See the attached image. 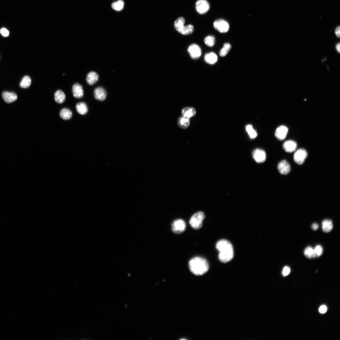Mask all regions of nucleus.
I'll return each mask as SVG.
<instances>
[{
	"label": "nucleus",
	"mask_w": 340,
	"mask_h": 340,
	"mask_svg": "<svg viewBox=\"0 0 340 340\" xmlns=\"http://www.w3.org/2000/svg\"><path fill=\"white\" fill-rule=\"evenodd\" d=\"M178 124L180 128L183 129H186L190 125L189 119L184 116L181 117L178 120Z\"/></svg>",
	"instance_id": "22"
},
{
	"label": "nucleus",
	"mask_w": 340,
	"mask_h": 340,
	"mask_svg": "<svg viewBox=\"0 0 340 340\" xmlns=\"http://www.w3.org/2000/svg\"><path fill=\"white\" fill-rule=\"evenodd\" d=\"M124 2L122 0H120L117 2L113 3L112 5V8L116 11H121L124 8Z\"/></svg>",
	"instance_id": "29"
},
{
	"label": "nucleus",
	"mask_w": 340,
	"mask_h": 340,
	"mask_svg": "<svg viewBox=\"0 0 340 340\" xmlns=\"http://www.w3.org/2000/svg\"><path fill=\"white\" fill-rule=\"evenodd\" d=\"M252 155L255 161L258 163H263L266 160V153L264 150L259 149L254 150L253 153Z\"/></svg>",
	"instance_id": "10"
},
{
	"label": "nucleus",
	"mask_w": 340,
	"mask_h": 340,
	"mask_svg": "<svg viewBox=\"0 0 340 340\" xmlns=\"http://www.w3.org/2000/svg\"><path fill=\"white\" fill-rule=\"evenodd\" d=\"M335 34L336 36L339 38L340 37V27L339 26H338L335 30Z\"/></svg>",
	"instance_id": "35"
},
{
	"label": "nucleus",
	"mask_w": 340,
	"mask_h": 340,
	"mask_svg": "<svg viewBox=\"0 0 340 340\" xmlns=\"http://www.w3.org/2000/svg\"><path fill=\"white\" fill-rule=\"evenodd\" d=\"M60 115L61 117L63 120H68L72 117V113L69 109L65 108L61 111Z\"/></svg>",
	"instance_id": "24"
},
{
	"label": "nucleus",
	"mask_w": 340,
	"mask_h": 340,
	"mask_svg": "<svg viewBox=\"0 0 340 340\" xmlns=\"http://www.w3.org/2000/svg\"><path fill=\"white\" fill-rule=\"evenodd\" d=\"M332 221L329 220H325L322 223V229L325 232H330L333 228Z\"/></svg>",
	"instance_id": "23"
},
{
	"label": "nucleus",
	"mask_w": 340,
	"mask_h": 340,
	"mask_svg": "<svg viewBox=\"0 0 340 340\" xmlns=\"http://www.w3.org/2000/svg\"><path fill=\"white\" fill-rule=\"evenodd\" d=\"M246 129L248 135L251 139H254L256 138L257 135L256 131L253 128L252 125L249 124L246 126Z\"/></svg>",
	"instance_id": "27"
},
{
	"label": "nucleus",
	"mask_w": 340,
	"mask_h": 340,
	"mask_svg": "<svg viewBox=\"0 0 340 340\" xmlns=\"http://www.w3.org/2000/svg\"><path fill=\"white\" fill-rule=\"evenodd\" d=\"M204 41L205 43L207 46L210 47H212L215 45V38L213 36H208L205 37Z\"/></svg>",
	"instance_id": "30"
},
{
	"label": "nucleus",
	"mask_w": 340,
	"mask_h": 340,
	"mask_svg": "<svg viewBox=\"0 0 340 340\" xmlns=\"http://www.w3.org/2000/svg\"><path fill=\"white\" fill-rule=\"evenodd\" d=\"M72 92L74 97L77 98H82L83 95V91L81 85L78 83L73 85Z\"/></svg>",
	"instance_id": "14"
},
{
	"label": "nucleus",
	"mask_w": 340,
	"mask_h": 340,
	"mask_svg": "<svg viewBox=\"0 0 340 340\" xmlns=\"http://www.w3.org/2000/svg\"><path fill=\"white\" fill-rule=\"evenodd\" d=\"M319 226L318 224H316V223H314V224H313L312 226V229L314 231L317 230Z\"/></svg>",
	"instance_id": "36"
},
{
	"label": "nucleus",
	"mask_w": 340,
	"mask_h": 340,
	"mask_svg": "<svg viewBox=\"0 0 340 340\" xmlns=\"http://www.w3.org/2000/svg\"><path fill=\"white\" fill-rule=\"evenodd\" d=\"M231 46L230 44L226 43L224 45V47L220 52V55L221 57H224L228 54L231 50Z\"/></svg>",
	"instance_id": "26"
},
{
	"label": "nucleus",
	"mask_w": 340,
	"mask_h": 340,
	"mask_svg": "<svg viewBox=\"0 0 340 340\" xmlns=\"http://www.w3.org/2000/svg\"><path fill=\"white\" fill-rule=\"evenodd\" d=\"M214 28L221 33H225L229 30V25L226 21L219 19L215 21L214 23Z\"/></svg>",
	"instance_id": "8"
},
{
	"label": "nucleus",
	"mask_w": 340,
	"mask_h": 340,
	"mask_svg": "<svg viewBox=\"0 0 340 340\" xmlns=\"http://www.w3.org/2000/svg\"><path fill=\"white\" fill-rule=\"evenodd\" d=\"M185 20L183 17L178 18L175 21L174 27L180 34L183 35H188L192 34L194 31V26L191 25L184 26Z\"/></svg>",
	"instance_id": "3"
},
{
	"label": "nucleus",
	"mask_w": 340,
	"mask_h": 340,
	"mask_svg": "<svg viewBox=\"0 0 340 340\" xmlns=\"http://www.w3.org/2000/svg\"><path fill=\"white\" fill-rule=\"evenodd\" d=\"M54 97L56 102L60 104L64 102L66 98L65 93L60 90H58L56 92L55 94Z\"/></svg>",
	"instance_id": "21"
},
{
	"label": "nucleus",
	"mask_w": 340,
	"mask_h": 340,
	"mask_svg": "<svg viewBox=\"0 0 340 340\" xmlns=\"http://www.w3.org/2000/svg\"><path fill=\"white\" fill-rule=\"evenodd\" d=\"M189 268L194 274L198 275L205 274L208 271L209 264L204 258L196 257L191 259L189 262Z\"/></svg>",
	"instance_id": "2"
},
{
	"label": "nucleus",
	"mask_w": 340,
	"mask_h": 340,
	"mask_svg": "<svg viewBox=\"0 0 340 340\" xmlns=\"http://www.w3.org/2000/svg\"><path fill=\"white\" fill-rule=\"evenodd\" d=\"M308 154L305 150L303 149H300L295 153L294 155V160L297 164L301 165L304 163Z\"/></svg>",
	"instance_id": "6"
},
{
	"label": "nucleus",
	"mask_w": 340,
	"mask_h": 340,
	"mask_svg": "<svg viewBox=\"0 0 340 340\" xmlns=\"http://www.w3.org/2000/svg\"><path fill=\"white\" fill-rule=\"evenodd\" d=\"M340 42H338L336 46V49L337 52L340 54Z\"/></svg>",
	"instance_id": "37"
},
{
	"label": "nucleus",
	"mask_w": 340,
	"mask_h": 340,
	"mask_svg": "<svg viewBox=\"0 0 340 340\" xmlns=\"http://www.w3.org/2000/svg\"><path fill=\"white\" fill-rule=\"evenodd\" d=\"M76 109L78 112L82 115L86 114L88 111V108L86 103L80 102L76 105Z\"/></svg>",
	"instance_id": "20"
},
{
	"label": "nucleus",
	"mask_w": 340,
	"mask_h": 340,
	"mask_svg": "<svg viewBox=\"0 0 340 340\" xmlns=\"http://www.w3.org/2000/svg\"><path fill=\"white\" fill-rule=\"evenodd\" d=\"M94 95L95 99L100 101H103L107 97V93L104 88L98 87L95 89Z\"/></svg>",
	"instance_id": "13"
},
{
	"label": "nucleus",
	"mask_w": 340,
	"mask_h": 340,
	"mask_svg": "<svg viewBox=\"0 0 340 340\" xmlns=\"http://www.w3.org/2000/svg\"><path fill=\"white\" fill-rule=\"evenodd\" d=\"M205 218V216L203 212H197L190 218V224L194 229H199L202 226L203 221Z\"/></svg>",
	"instance_id": "4"
},
{
	"label": "nucleus",
	"mask_w": 340,
	"mask_h": 340,
	"mask_svg": "<svg viewBox=\"0 0 340 340\" xmlns=\"http://www.w3.org/2000/svg\"><path fill=\"white\" fill-rule=\"evenodd\" d=\"M288 132V129L286 126L282 125L279 126L276 129L275 135L279 140H283L286 137Z\"/></svg>",
	"instance_id": "11"
},
{
	"label": "nucleus",
	"mask_w": 340,
	"mask_h": 340,
	"mask_svg": "<svg viewBox=\"0 0 340 340\" xmlns=\"http://www.w3.org/2000/svg\"><path fill=\"white\" fill-rule=\"evenodd\" d=\"M196 114V111L193 108L186 107L184 108L182 111V114L183 116L188 119L194 116Z\"/></svg>",
	"instance_id": "18"
},
{
	"label": "nucleus",
	"mask_w": 340,
	"mask_h": 340,
	"mask_svg": "<svg viewBox=\"0 0 340 340\" xmlns=\"http://www.w3.org/2000/svg\"><path fill=\"white\" fill-rule=\"evenodd\" d=\"M278 169L282 174L286 175L290 172L291 168L289 163L286 161H281L278 165Z\"/></svg>",
	"instance_id": "12"
},
{
	"label": "nucleus",
	"mask_w": 340,
	"mask_h": 340,
	"mask_svg": "<svg viewBox=\"0 0 340 340\" xmlns=\"http://www.w3.org/2000/svg\"><path fill=\"white\" fill-rule=\"evenodd\" d=\"M186 228V223L182 219L175 220L172 225V230L174 233L176 234H179L184 232Z\"/></svg>",
	"instance_id": "5"
},
{
	"label": "nucleus",
	"mask_w": 340,
	"mask_h": 340,
	"mask_svg": "<svg viewBox=\"0 0 340 340\" xmlns=\"http://www.w3.org/2000/svg\"><path fill=\"white\" fill-rule=\"evenodd\" d=\"M210 6L207 0H198L196 3L197 11L200 14L206 13L209 10Z\"/></svg>",
	"instance_id": "7"
},
{
	"label": "nucleus",
	"mask_w": 340,
	"mask_h": 340,
	"mask_svg": "<svg viewBox=\"0 0 340 340\" xmlns=\"http://www.w3.org/2000/svg\"><path fill=\"white\" fill-rule=\"evenodd\" d=\"M188 51L190 57L193 59H198L201 56V50L200 47L196 44H193L190 46Z\"/></svg>",
	"instance_id": "9"
},
{
	"label": "nucleus",
	"mask_w": 340,
	"mask_h": 340,
	"mask_svg": "<svg viewBox=\"0 0 340 340\" xmlns=\"http://www.w3.org/2000/svg\"><path fill=\"white\" fill-rule=\"evenodd\" d=\"M290 269L288 267H285L283 271V274L284 276H286L290 273Z\"/></svg>",
	"instance_id": "33"
},
{
	"label": "nucleus",
	"mask_w": 340,
	"mask_h": 340,
	"mask_svg": "<svg viewBox=\"0 0 340 340\" xmlns=\"http://www.w3.org/2000/svg\"><path fill=\"white\" fill-rule=\"evenodd\" d=\"M305 256L309 259L313 258L316 257L314 250L311 247H307L304 251Z\"/></svg>",
	"instance_id": "28"
},
{
	"label": "nucleus",
	"mask_w": 340,
	"mask_h": 340,
	"mask_svg": "<svg viewBox=\"0 0 340 340\" xmlns=\"http://www.w3.org/2000/svg\"><path fill=\"white\" fill-rule=\"evenodd\" d=\"M205 61L209 64L213 65L217 61L218 57L215 53L211 52L205 55Z\"/></svg>",
	"instance_id": "19"
},
{
	"label": "nucleus",
	"mask_w": 340,
	"mask_h": 340,
	"mask_svg": "<svg viewBox=\"0 0 340 340\" xmlns=\"http://www.w3.org/2000/svg\"><path fill=\"white\" fill-rule=\"evenodd\" d=\"M0 33L4 37H7L9 35V31L5 28H2L0 30Z\"/></svg>",
	"instance_id": "32"
},
{
	"label": "nucleus",
	"mask_w": 340,
	"mask_h": 340,
	"mask_svg": "<svg viewBox=\"0 0 340 340\" xmlns=\"http://www.w3.org/2000/svg\"><path fill=\"white\" fill-rule=\"evenodd\" d=\"M31 82V80L30 77L28 76H25L20 83V87L23 88H28L30 86Z\"/></svg>",
	"instance_id": "25"
},
{
	"label": "nucleus",
	"mask_w": 340,
	"mask_h": 340,
	"mask_svg": "<svg viewBox=\"0 0 340 340\" xmlns=\"http://www.w3.org/2000/svg\"><path fill=\"white\" fill-rule=\"evenodd\" d=\"M327 310V308L325 305H323L321 306L320 308L319 312L320 313L322 314H324L326 312Z\"/></svg>",
	"instance_id": "34"
},
{
	"label": "nucleus",
	"mask_w": 340,
	"mask_h": 340,
	"mask_svg": "<svg viewBox=\"0 0 340 340\" xmlns=\"http://www.w3.org/2000/svg\"><path fill=\"white\" fill-rule=\"evenodd\" d=\"M2 97L6 103H10L16 101L17 98V94L14 93L5 91L2 94Z\"/></svg>",
	"instance_id": "16"
},
{
	"label": "nucleus",
	"mask_w": 340,
	"mask_h": 340,
	"mask_svg": "<svg viewBox=\"0 0 340 340\" xmlns=\"http://www.w3.org/2000/svg\"><path fill=\"white\" fill-rule=\"evenodd\" d=\"M216 247L219 251L218 258L220 261L226 263L232 259L234 253L232 246L229 241L225 239L220 240L217 243Z\"/></svg>",
	"instance_id": "1"
},
{
	"label": "nucleus",
	"mask_w": 340,
	"mask_h": 340,
	"mask_svg": "<svg viewBox=\"0 0 340 340\" xmlns=\"http://www.w3.org/2000/svg\"><path fill=\"white\" fill-rule=\"evenodd\" d=\"M297 146V144L295 142L289 140L284 143L283 147L284 150L286 152L292 153L296 150Z\"/></svg>",
	"instance_id": "15"
},
{
	"label": "nucleus",
	"mask_w": 340,
	"mask_h": 340,
	"mask_svg": "<svg viewBox=\"0 0 340 340\" xmlns=\"http://www.w3.org/2000/svg\"><path fill=\"white\" fill-rule=\"evenodd\" d=\"M316 257H319L322 255L323 253V249L321 246L320 245L317 246L314 249Z\"/></svg>",
	"instance_id": "31"
},
{
	"label": "nucleus",
	"mask_w": 340,
	"mask_h": 340,
	"mask_svg": "<svg viewBox=\"0 0 340 340\" xmlns=\"http://www.w3.org/2000/svg\"><path fill=\"white\" fill-rule=\"evenodd\" d=\"M99 79L98 74L94 72H91L88 74L87 78V83L90 85H92L97 82Z\"/></svg>",
	"instance_id": "17"
}]
</instances>
